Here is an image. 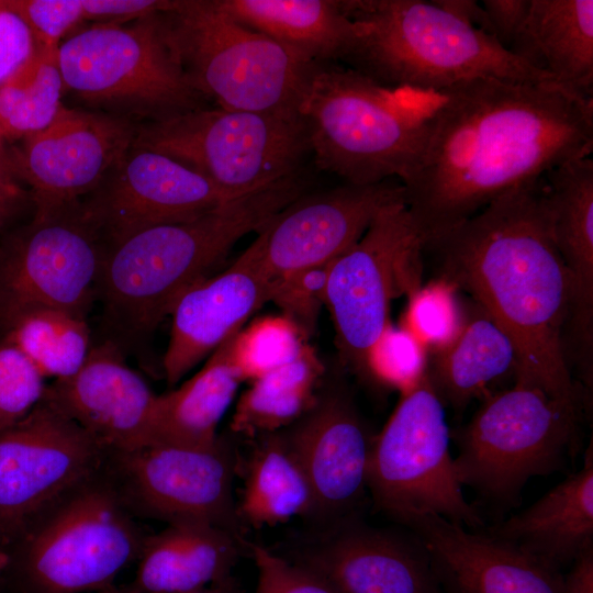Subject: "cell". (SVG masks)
I'll return each instance as SVG.
<instances>
[{"mask_svg": "<svg viewBox=\"0 0 593 593\" xmlns=\"http://www.w3.org/2000/svg\"><path fill=\"white\" fill-rule=\"evenodd\" d=\"M298 175L187 221L155 225L105 248L97 298L109 340L136 344L236 244L306 191Z\"/></svg>", "mask_w": 593, "mask_h": 593, "instance_id": "obj_3", "label": "cell"}, {"mask_svg": "<svg viewBox=\"0 0 593 593\" xmlns=\"http://www.w3.org/2000/svg\"><path fill=\"white\" fill-rule=\"evenodd\" d=\"M298 562L336 593H438L430 559L415 536L348 523Z\"/></svg>", "mask_w": 593, "mask_h": 593, "instance_id": "obj_23", "label": "cell"}, {"mask_svg": "<svg viewBox=\"0 0 593 593\" xmlns=\"http://www.w3.org/2000/svg\"><path fill=\"white\" fill-rule=\"evenodd\" d=\"M516 360L507 334L474 304L456 338L428 359L427 376L444 404L461 411L490 384L514 374Z\"/></svg>", "mask_w": 593, "mask_h": 593, "instance_id": "obj_29", "label": "cell"}, {"mask_svg": "<svg viewBox=\"0 0 593 593\" xmlns=\"http://www.w3.org/2000/svg\"><path fill=\"white\" fill-rule=\"evenodd\" d=\"M35 48L25 20L9 0H0V85L31 58Z\"/></svg>", "mask_w": 593, "mask_h": 593, "instance_id": "obj_42", "label": "cell"}, {"mask_svg": "<svg viewBox=\"0 0 593 593\" xmlns=\"http://www.w3.org/2000/svg\"><path fill=\"white\" fill-rule=\"evenodd\" d=\"M1 329L44 378L59 380L72 376L91 349L86 317L58 309L26 310Z\"/></svg>", "mask_w": 593, "mask_h": 593, "instance_id": "obj_33", "label": "cell"}, {"mask_svg": "<svg viewBox=\"0 0 593 593\" xmlns=\"http://www.w3.org/2000/svg\"><path fill=\"white\" fill-rule=\"evenodd\" d=\"M322 376L323 363L305 344L292 361L250 382L237 400L231 430L258 438L290 427L316 403Z\"/></svg>", "mask_w": 593, "mask_h": 593, "instance_id": "obj_32", "label": "cell"}, {"mask_svg": "<svg viewBox=\"0 0 593 593\" xmlns=\"http://www.w3.org/2000/svg\"><path fill=\"white\" fill-rule=\"evenodd\" d=\"M258 438L246 462L244 486L236 503L240 524L260 528L314 516L312 488L283 432Z\"/></svg>", "mask_w": 593, "mask_h": 593, "instance_id": "obj_31", "label": "cell"}, {"mask_svg": "<svg viewBox=\"0 0 593 593\" xmlns=\"http://www.w3.org/2000/svg\"><path fill=\"white\" fill-rule=\"evenodd\" d=\"M458 291L451 282L438 277L407 293L401 326L432 354L449 345L467 320L468 309Z\"/></svg>", "mask_w": 593, "mask_h": 593, "instance_id": "obj_36", "label": "cell"}, {"mask_svg": "<svg viewBox=\"0 0 593 593\" xmlns=\"http://www.w3.org/2000/svg\"><path fill=\"white\" fill-rule=\"evenodd\" d=\"M271 279L260 254L251 243L223 272L189 287L171 312L163 370L169 385L224 340L239 332L245 322L270 302Z\"/></svg>", "mask_w": 593, "mask_h": 593, "instance_id": "obj_20", "label": "cell"}, {"mask_svg": "<svg viewBox=\"0 0 593 593\" xmlns=\"http://www.w3.org/2000/svg\"><path fill=\"white\" fill-rule=\"evenodd\" d=\"M563 593H593V550L580 556L563 578Z\"/></svg>", "mask_w": 593, "mask_h": 593, "instance_id": "obj_45", "label": "cell"}, {"mask_svg": "<svg viewBox=\"0 0 593 593\" xmlns=\"http://www.w3.org/2000/svg\"><path fill=\"white\" fill-rule=\"evenodd\" d=\"M27 23L36 46L57 47L85 21L81 0H9Z\"/></svg>", "mask_w": 593, "mask_h": 593, "instance_id": "obj_41", "label": "cell"}, {"mask_svg": "<svg viewBox=\"0 0 593 593\" xmlns=\"http://www.w3.org/2000/svg\"><path fill=\"white\" fill-rule=\"evenodd\" d=\"M239 23L310 63L345 60L362 33L342 0H217Z\"/></svg>", "mask_w": 593, "mask_h": 593, "instance_id": "obj_27", "label": "cell"}, {"mask_svg": "<svg viewBox=\"0 0 593 593\" xmlns=\"http://www.w3.org/2000/svg\"><path fill=\"white\" fill-rule=\"evenodd\" d=\"M282 432L312 488L314 516L343 517L360 503L368 489L373 437L345 391L318 395L314 406Z\"/></svg>", "mask_w": 593, "mask_h": 593, "instance_id": "obj_21", "label": "cell"}, {"mask_svg": "<svg viewBox=\"0 0 593 593\" xmlns=\"http://www.w3.org/2000/svg\"><path fill=\"white\" fill-rule=\"evenodd\" d=\"M248 547L257 570L255 593H336L303 564L289 561L261 545L249 544Z\"/></svg>", "mask_w": 593, "mask_h": 593, "instance_id": "obj_40", "label": "cell"}, {"mask_svg": "<svg viewBox=\"0 0 593 593\" xmlns=\"http://www.w3.org/2000/svg\"><path fill=\"white\" fill-rule=\"evenodd\" d=\"M100 593H139V592L134 591L128 585L118 586L113 584L109 586L108 589L101 591ZM184 593H243V589L240 588L238 582L235 580V578L231 575L222 581L213 583L203 589L191 591V592H184Z\"/></svg>", "mask_w": 593, "mask_h": 593, "instance_id": "obj_46", "label": "cell"}, {"mask_svg": "<svg viewBox=\"0 0 593 593\" xmlns=\"http://www.w3.org/2000/svg\"><path fill=\"white\" fill-rule=\"evenodd\" d=\"M10 563V556L9 553L0 549V577L7 571Z\"/></svg>", "mask_w": 593, "mask_h": 593, "instance_id": "obj_48", "label": "cell"}, {"mask_svg": "<svg viewBox=\"0 0 593 593\" xmlns=\"http://www.w3.org/2000/svg\"><path fill=\"white\" fill-rule=\"evenodd\" d=\"M58 47L36 46L31 58L0 85L3 142H16L46 128L63 107Z\"/></svg>", "mask_w": 593, "mask_h": 593, "instance_id": "obj_34", "label": "cell"}, {"mask_svg": "<svg viewBox=\"0 0 593 593\" xmlns=\"http://www.w3.org/2000/svg\"><path fill=\"white\" fill-rule=\"evenodd\" d=\"M243 538L219 526L182 522L146 535L134 581L139 593H184L232 575Z\"/></svg>", "mask_w": 593, "mask_h": 593, "instance_id": "obj_26", "label": "cell"}, {"mask_svg": "<svg viewBox=\"0 0 593 593\" xmlns=\"http://www.w3.org/2000/svg\"><path fill=\"white\" fill-rule=\"evenodd\" d=\"M2 148H3V141L2 138L0 137V182L2 183H13L12 181H10L3 174L2 171V167H1V153H2Z\"/></svg>", "mask_w": 593, "mask_h": 593, "instance_id": "obj_49", "label": "cell"}, {"mask_svg": "<svg viewBox=\"0 0 593 593\" xmlns=\"http://www.w3.org/2000/svg\"><path fill=\"white\" fill-rule=\"evenodd\" d=\"M427 348L407 329L391 322L370 347L365 377L402 393L426 374Z\"/></svg>", "mask_w": 593, "mask_h": 593, "instance_id": "obj_37", "label": "cell"}, {"mask_svg": "<svg viewBox=\"0 0 593 593\" xmlns=\"http://www.w3.org/2000/svg\"><path fill=\"white\" fill-rule=\"evenodd\" d=\"M133 145L184 164L234 198L302 174L311 154L300 114L219 107L139 123Z\"/></svg>", "mask_w": 593, "mask_h": 593, "instance_id": "obj_9", "label": "cell"}, {"mask_svg": "<svg viewBox=\"0 0 593 593\" xmlns=\"http://www.w3.org/2000/svg\"><path fill=\"white\" fill-rule=\"evenodd\" d=\"M234 199L184 164L132 144L79 208L108 247L142 230L191 220Z\"/></svg>", "mask_w": 593, "mask_h": 593, "instance_id": "obj_17", "label": "cell"}, {"mask_svg": "<svg viewBox=\"0 0 593 593\" xmlns=\"http://www.w3.org/2000/svg\"><path fill=\"white\" fill-rule=\"evenodd\" d=\"M138 123L64 105L44 130L2 148L4 176L31 189L35 215L90 194L132 146Z\"/></svg>", "mask_w": 593, "mask_h": 593, "instance_id": "obj_16", "label": "cell"}, {"mask_svg": "<svg viewBox=\"0 0 593 593\" xmlns=\"http://www.w3.org/2000/svg\"><path fill=\"white\" fill-rule=\"evenodd\" d=\"M159 12L127 24L96 23L61 41L64 92L138 124L202 108L203 97L167 42Z\"/></svg>", "mask_w": 593, "mask_h": 593, "instance_id": "obj_7", "label": "cell"}, {"mask_svg": "<svg viewBox=\"0 0 593 593\" xmlns=\"http://www.w3.org/2000/svg\"><path fill=\"white\" fill-rule=\"evenodd\" d=\"M423 242L403 200L384 206L349 249L331 262L325 305L342 359L366 372L370 347L390 323L394 296L421 286Z\"/></svg>", "mask_w": 593, "mask_h": 593, "instance_id": "obj_12", "label": "cell"}, {"mask_svg": "<svg viewBox=\"0 0 593 593\" xmlns=\"http://www.w3.org/2000/svg\"><path fill=\"white\" fill-rule=\"evenodd\" d=\"M556 246L573 282L571 326L591 365L593 334V159L564 163L545 175Z\"/></svg>", "mask_w": 593, "mask_h": 593, "instance_id": "obj_25", "label": "cell"}, {"mask_svg": "<svg viewBox=\"0 0 593 593\" xmlns=\"http://www.w3.org/2000/svg\"><path fill=\"white\" fill-rule=\"evenodd\" d=\"M236 334L224 340L191 378L157 395L153 444L203 447L217 441V426L242 383L231 355Z\"/></svg>", "mask_w": 593, "mask_h": 593, "instance_id": "obj_30", "label": "cell"}, {"mask_svg": "<svg viewBox=\"0 0 593 593\" xmlns=\"http://www.w3.org/2000/svg\"><path fill=\"white\" fill-rule=\"evenodd\" d=\"M335 63L314 64L299 114L316 166L346 183L396 178L413 166L425 137L430 93L419 103Z\"/></svg>", "mask_w": 593, "mask_h": 593, "instance_id": "obj_5", "label": "cell"}, {"mask_svg": "<svg viewBox=\"0 0 593 593\" xmlns=\"http://www.w3.org/2000/svg\"><path fill=\"white\" fill-rule=\"evenodd\" d=\"M331 262L271 280L270 302L278 305L283 315L294 322L304 334L314 329L320 311L325 305Z\"/></svg>", "mask_w": 593, "mask_h": 593, "instance_id": "obj_39", "label": "cell"}, {"mask_svg": "<svg viewBox=\"0 0 593 593\" xmlns=\"http://www.w3.org/2000/svg\"><path fill=\"white\" fill-rule=\"evenodd\" d=\"M450 439L445 404L426 372L401 394L373 437L367 486L376 507L403 525L435 514L469 528L480 527V514L463 496Z\"/></svg>", "mask_w": 593, "mask_h": 593, "instance_id": "obj_11", "label": "cell"}, {"mask_svg": "<svg viewBox=\"0 0 593 593\" xmlns=\"http://www.w3.org/2000/svg\"><path fill=\"white\" fill-rule=\"evenodd\" d=\"M183 72L219 108L299 114L314 64L235 20L217 0H174L159 12Z\"/></svg>", "mask_w": 593, "mask_h": 593, "instance_id": "obj_6", "label": "cell"}, {"mask_svg": "<svg viewBox=\"0 0 593 593\" xmlns=\"http://www.w3.org/2000/svg\"><path fill=\"white\" fill-rule=\"evenodd\" d=\"M505 540L560 570L593 550V451L583 466L529 507L489 529Z\"/></svg>", "mask_w": 593, "mask_h": 593, "instance_id": "obj_24", "label": "cell"}, {"mask_svg": "<svg viewBox=\"0 0 593 593\" xmlns=\"http://www.w3.org/2000/svg\"><path fill=\"white\" fill-rule=\"evenodd\" d=\"M134 518L102 470L5 550L15 593H100L113 585L146 537Z\"/></svg>", "mask_w": 593, "mask_h": 593, "instance_id": "obj_8", "label": "cell"}, {"mask_svg": "<svg viewBox=\"0 0 593 593\" xmlns=\"http://www.w3.org/2000/svg\"><path fill=\"white\" fill-rule=\"evenodd\" d=\"M401 200L403 186L394 179L304 192L273 214L253 243L272 280L333 261L360 239L384 206Z\"/></svg>", "mask_w": 593, "mask_h": 593, "instance_id": "obj_18", "label": "cell"}, {"mask_svg": "<svg viewBox=\"0 0 593 593\" xmlns=\"http://www.w3.org/2000/svg\"><path fill=\"white\" fill-rule=\"evenodd\" d=\"M592 152V98L555 81L470 78L432 92L424 141L401 181L404 203L424 247Z\"/></svg>", "mask_w": 593, "mask_h": 593, "instance_id": "obj_1", "label": "cell"}, {"mask_svg": "<svg viewBox=\"0 0 593 593\" xmlns=\"http://www.w3.org/2000/svg\"><path fill=\"white\" fill-rule=\"evenodd\" d=\"M83 18L101 23L127 22L167 8V0H81Z\"/></svg>", "mask_w": 593, "mask_h": 593, "instance_id": "obj_44", "label": "cell"}, {"mask_svg": "<svg viewBox=\"0 0 593 593\" xmlns=\"http://www.w3.org/2000/svg\"><path fill=\"white\" fill-rule=\"evenodd\" d=\"M425 250L438 277L471 295L507 334L515 383L582 405L563 339L573 282L553 239L545 177L504 193Z\"/></svg>", "mask_w": 593, "mask_h": 593, "instance_id": "obj_2", "label": "cell"}, {"mask_svg": "<svg viewBox=\"0 0 593 593\" xmlns=\"http://www.w3.org/2000/svg\"><path fill=\"white\" fill-rule=\"evenodd\" d=\"M342 4L363 25L345 61L384 87L437 92L477 77L555 81L436 0H342Z\"/></svg>", "mask_w": 593, "mask_h": 593, "instance_id": "obj_4", "label": "cell"}, {"mask_svg": "<svg viewBox=\"0 0 593 593\" xmlns=\"http://www.w3.org/2000/svg\"><path fill=\"white\" fill-rule=\"evenodd\" d=\"M19 195L20 188L15 183L0 182V230L10 216Z\"/></svg>", "mask_w": 593, "mask_h": 593, "instance_id": "obj_47", "label": "cell"}, {"mask_svg": "<svg viewBox=\"0 0 593 593\" xmlns=\"http://www.w3.org/2000/svg\"><path fill=\"white\" fill-rule=\"evenodd\" d=\"M44 377L5 336H0V427L25 417L43 399Z\"/></svg>", "mask_w": 593, "mask_h": 593, "instance_id": "obj_38", "label": "cell"}, {"mask_svg": "<svg viewBox=\"0 0 593 593\" xmlns=\"http://www.w3.org/2000/svg\"><path fill=\"white\" fill-rule=\"evenodd\" d=\"M236 467L232 446L219 438L203 447L157 443L108 454L103 475L134 517L208 523L242 537Z\"/></svg>", "mask_w": 593, "mask_h": 593, "instance_id": "obj_14", "label": "cell"}, {"mask_svg": "<svg viewBox=\"0 0 593 593\" xmlns=\"http://www.w3.org/2000/svg\"><path fill=\"white\" fill-rule=\"evenodd\" d=\"M105 248L79 202L34 214L0 243V327L36 307L86 317L97 298Z\"/></svg>", "mask_w": 593, "mask_h": 593, "instance_id": "obj_15", "label": "cell"}, {"mask_svg": "<svg viewBox=\"0 0 593 593\" xmlns=\"http://www.w3.org/2000/svg\"><path fill=\"white\" fill-rule=\"evenodd\" d=\"M305 334L284 315L265 316L242 328L232 343V362L240 381L259 377L292 361L306 344Z\"/></svg>", "mask_w": 593, "mask_h": 593, "instance_id": "obj_35", "label": "cell"}, {"mask_svg": "<svg viewBox=\"0 0 593 593\" xmlns=\"http://www.w3.org/2000/svg\"><path fill=\"white\" fill-rule=\"evenodd\" d=\"M580 413L577 404L518 383L486 395L451 433L460 483L495 504L517 503L530 478L560 469L575 449Z\"/></svg>", "mask_w": 593, "mask_h": 593, "instance_id": "obj_10", "label": "cell"}, {"mask_svg": "<svg viewBox=\"0 0 593 593\" xmlns=\"http://www.w3.org/2000/svg\"><path fill=\"white\" fill-rule=\"evenodd\" d=\"M512 54L593 99V0H530Z\"/></svg>", "mask_w": 593, "mask_h": 593, "instance_id": "obj_28", "label": "cell"}, {"mask_svg": "<svg viewBox=\"0 0 593 593\" xmlns=\"http://www.w3.org/2000/svg\"><path fill=\"white\" fill-rule=\"evenodd\" d=\"M108 452L43 400L0 427V549L77 489L98 477Z\"/></svg>", "mask_w": 593, "mask_h": 593, "instance_id": "obj_13", "label": "cell"}, {"mask_svg": "<svg viewBox=\"0 0 593 593\" xmlns=\"http://www.w3.org/2000/svg\"><path fill=\"white\" fill-rule=\"evenodd\" d=\"M492 37L507 52L516 45L527 19L530 0H483Z\"/></svg>", "mask_w": 593, "mask_h": 593, "instance_id": "obj_43", "label": "cell"}, {"mask_svg": "<svg viewBox=\"0 0 593 593\" xmlns=\"http://www.w3.org/2000/svg\"><path fill=\"white\" fill-rule=\"evenodd\" d=\"M43 400L80 426L108 454L154 443L157 394L109 339L91 346L76 373L46 385Z\"/></svg>", "mask_w": 593, "mask_h": 593, "instance_id": "obj_19", "label": "cell"}, {"mask_svg": "<svg viewBox=\"0 0 593 593\" xmlns=\"http://www.w3.org/2000/svg\"><path fill=\"white\" fill-rule=\"evenodd\" d=\"M439 582L451 593H563L560 571L505 540L439 515L409 519Z\"/></svg>", "mask_w": 593, "mask_h": 593, "instance_id": "obj_22", "label": "cell"}]
</instances>
